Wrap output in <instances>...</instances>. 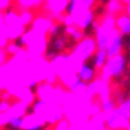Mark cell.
<instances>
[{"label":"cell","mask_w":130,"mask_h":130,"mask_svg":"<svg viewBox=\"0 0 130 130\" xmlns=\"http://www.w3.org/2000/svg\"><path fill=\"white\" fill-rule=\"evenodd\" d=\"M124 12H125V4L121 0H108L105 3V14L116 17Z\"/></svg>","instance_id":"obj_11"},{"label":"cell","mask_w":130,"mask_h":130,"mask_svg":"<svg viewBox=\"0 0 130 130\" xmlns=\"http://www.w3.org/2000/svg\"><path fill=\"white\" fill-rule=\"evenodd\" d=\"M129 100H130V98H129Z\"/></svg>","instance_id":"obj_25"},{"label":"cell","mask_w":130,"mask_h":130,"mask_svg":"<svg viewBox=\"0 0 130 130\" xmlns=\"http://www.w3.org/2000/svg\"><path fill=\"white\" fill-rule=\"evenodd\" d=\"M53 22V20L51 16H39V17H35L34 22L31 24V30L38 32V34H42V35H47L48 31L51 30Z\"/></svg>","instance_id":"obj_7"},{"label":"cell","mask_w":130,"mask_h":130,"mask_svg":"<svg viewBox=\"0 0 130 130\" xmlns=\"http://www.w3.org/2000/svg\"><path fill=\"white\" fill-rule=\"evenodd\" d=\"M2 17H3V21H4L5 30H7V35H8L9 40L18 39V38H21V37L25 34L26 27L21 24L20 13H17L16 10L8 9Z\"/></svg>","instance_id":"obj_3"},{"label":"cell","mask_w":130,"mask_h":130,"mask_svg":"<svg viewBox=\"0 0 130 130\" xmlns=\"http://www.w3.org/2000/svg\"><path fill=\"white\" fill-rule=\"evenodd\" d=\"M69 3L70 0H44L43 7H46V10L50 13L48 16H51L55 21L61 22L64 14L68 10Z\"/></svg>","instance_id":"obj_5"},{"label":"cell","mask_w":130,"mask_h":130,"mask_svg":"<svg viewBox=\"0 0 130 130\" xmlns=\"http://www.w3.org/2000/svg\"><path fill=\"white\" fill-rule=\"evenodd\" d=\"M125 13H126L129 17H130V3L125 5Z\"/></svg>","instance_id":"obj_20"},{"label":"cell","mask_w":130,"mask_h":130,"mask_svg":"<svg viewBox=\"0 0 130 130\" xmlns=\"http://www.w3.org/2000/svg\"><path fill=\"white\" fill-rule=\"evenodd\" d=\"M10 2H12V0H0V10H4V9L8 10Z\"/></svg>","instance_id":"obj_19"},{"label":"cell","mask_w":130,"mask_h":130,"mask_svg":"<svg viewBox=\"0 0 130 130\" xmlns=\"http://www.w3.org/2000/svg\"><path fill=\"white\" fill-rule=\"evenodd\" d=\"M126 130H130V124L127 125V127H126Z\"/></svg>","instance_id":"obj_23"},{"label":"cell","mask_w":130,"mask_h":130,"mask_svg":"<svg viewBox=\"0 0 130 130\" xmlns=\"http://www.w3.org/2000/svg\"><path fill=\"white\" fill-rule=\"evenodd\" d=\"M115 22H116V29L120 34L125 38L130 35V17L124 12L121 14H118L115 17Z\"/></svg>","instance_id":"obj_9"},{"label":"cell","mask_w":130,"mask_h":130,"mask_svg":"<svg viewBox=\"0 0 130 130\" xmlns=\"http://www.w3.org/2000/svg\"><path fill=\"white\" fill-rule=\"evenodd\" d=\"M124 37L117 31L112 35L111 40H109V44L107 47V52H108V56L112 57V56H117L120 53H124Z\"/></svg>","instance_id":"obj_8"},{"label":"cell","mask_w":130,"mask_h":130,"mask_svg":"<svg viewBox=\"0 0 130 130\" xmlns=\"http://www.w3.org/2000/svg\"><path fill=\"white\" fill-rule=\"evenodd\" d=\"M3 60H4V52H3V51H0V64L3 62Z\"/></svg>","instance_id":"obj_21"},{"label":"cell","mask_w":130,"mask_h":130,"mask_svg":"<svg viewBox=\"0 0 130 130\" xmlns=\"http://www.w3.org/2000/svg\"><path fill=\"white\" fill-rule=\"evenodd\" d=\"M108 59H109V56H108V52L105 50H98L95 53H94V56L90 59V61L92 62V65L95 67V69L98 72H102V69L104 68V65L107 64Z\"/></svg>","instance_id":"obj_10"},{"label":"cell","mask_w":130,"mask_h":130,"mask_svg":"<svg viewBox=\"0 0 130 130\" xmlns=\"http://www.w3.org/2000/svg\"><path fill=\"white\" fill-rule=\"evenodd\" d=\"M120 130H124V129H120Z\"/></svg>","instance_id":"obj_24"},{"label":"cell","mask_w":130,"mask_h":130,"mask_svg":"<svg viewBox=\"0 0 130 130\" xmlns=\"http://www.w3.org/2000/svg\"><path fill=\"white\" fill-rule=\"evenodd\" d=\"M127 56L125 53H120L117 56H112L108 59L107 64L100 72V79L109 83L112 81H118L124 77V74L127 72Z\"/></svg>","instance_id":"obj_1"},{"label":"cell","mask_w":130,"mask_h":130,"mask_svg":"<svg viewBox=\"0 0 130 130\" xmlns=\"http://www.w3.org/2000/svg\"><path fill=\"white\" fill-rule=\"evenodd\" d=\"M96 51H98V46H96L95 38L91 35H86L79 43L75 44L70 56L79 62H85V61H89Z\"/></svg>","instance_id":"obj_4"},{"label":"cell","mask_w":130,"mask_h":130,"mask_svg":"<svg viewBox=\"0 0 130 130\" xmlns=\"http://www.w3.org/2000/svg\"><path fill=\"white\" fill-rule=\"evenodd\" d=\"M18 7L22 10H31L34 8H39L44 5V0H16Z\"/></svg>","instance_id":"obj_14"},{"label":"cell","mask_w":130,"mask_h":130,"mask_svg":"<svg viewBox=\"0 0 130 130\" xmlns=\"http://www.w3.org/2000/svg\"><path fill=\"white\" fill-rule=\"evenodd\" d=\"M77 75L87 86H90L91 83H94L95 81H98L100 78V73L95 69V67L92 65V62L90 60L79 64V67L77 69Z\"/></svg>","instance_id":"obj_6"},{"label":"cell","mask_w":130,"mask_h":130,"mask_svg":"<svg viewBox=\"0 0 130 130\" xmlns=\"http://www.w3.org/2000/svg\"><path fill=\"white\" fill-rule=\"evenodd\" d=\"M117 102L113 99V96H105V98H100V104H99V112L103 116L109 115L111 112H113L117 108Z\"/></svg>","instance_id":"obj_12"},{"label":"cell","mask_w":130,"mask_h":130,"mask_svg":"<svg viewBox=\"0 0 130 130\" xmlns=\"http://www.w3.org/2000/svg\"><path fill=\"white\" fill-rule=\"evenodd\" d=\"M8 42H9V38L7 35L4 21H3V17H0V48H2V47H7Z\"/></svg>","instance_id":"obj_16"},{"label":"cell","mask_w":130,"mask_h":130,"mask_svg":"<svg viewBox=\"0 0 130 130\" xmlns=\"http://www.w3.org/2000/svg\"><path fill=\"white\" fill-rule=\"evenodd\" d=\"M65 31H67L68 37L70 38V40L74 43V44L79 43V42L86 37L85 31H83V30H81V29H79V27H77V26H69V27L65 26Z\"/></svg>","instance_id":"obj_13"},{"label":"cell","mask_w":130,"mask_h":130,"mask_svg":"<svg viewBox=\"0 0 130 130\" xmlns=\"http://www.w3.org/2000/svg\"><path fill=\"white\" fill-rule=\"evenodd\" d=\"M20 20H21V24H22L25 27L27 26H31V24L34 22L35 20V16H34V12L32 10H21L20 12Z\"/></svg>","instance_id":"obj_15"},{"label":"cell","mask_w":130,"mask_h":130,"mask_svg":"<svg viewBox=\"0 0 130 130\" xmlns=\"http://www.w3.org/2000/svg\"><path fill=\"white\" fill-rule=\"evenodd\" d=\"M70 122L67 120V118H62L61 121H59L55 126H53V130H70Z\"/></svg>","instance_id":"obj_18"},{"label":"cell","mask_w":130,"mask_h":130,"mask_svg":"<svg viewBox=\"0 0 130 130\" xmlns=\"http://www.w3.org/2000/svg\"><path fill=\"white\" fill-rule=\"evenodd\" d=\"M121 2H122V3L126 5V4H129V3H130V0H121Z\"/></svg>","instance_id":"obj_22"},{"label":"cell","mask_w":130,"mask_h":130,"mask_svg":"<svg viewBox=\"0 0 130 130\" xmlns=\"http://www.w3.org/2000/svg\"><path fill=\"white\" fill-rule=\"evenodd\" d=\"M9 109H10V102L7 100L5 96L0 95V115L9 112Z\"/></svg>","instance_id":"obj_17"},{"label":"cell","mask_w":130,"mask_h":130,"mask_svg":"<svg viewBox=\"0 0 130 130\" xmlns=\"http://www.w3.org/2000/svg\"><path fill=\"white\" fill-rule=\"evenodd\" d=\"M104 121L108 130H126L130 124V100L117 105L113 112L104 116Z\"/></svg>","instance_id":"obj_2"}]
</instances>
